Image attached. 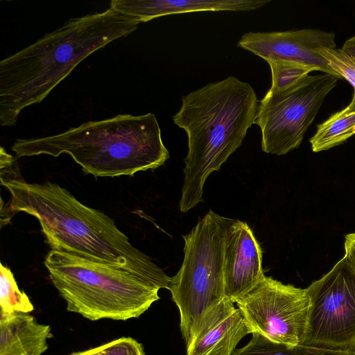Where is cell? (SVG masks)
<instances>
[{
  "label": "cell",
  "instance_id": "cell-1",
  "mask_svg": "<svg viewBox=\"0 0 355 355\" xmlns=\"http://www.w3.org/2000/svg\"><path fill=\"white\" fill-rule=\"evenodd\" d=\"M1 184L10 197L6 214L23 211L35 217L52 250L120 267L168 289L171 277L101 210L49 181L29 183L17 175L1 178Z\"/></svg>",
  "mask_w": 355,
  "mask_h": 355
},
{
  "label": "cell",
  "instance_id": "cell-2",
  "mask_svg": "<svg viewBox=\"0 0 355 355\" xmlns=\"http://www.w3.org/2000/svg\"><path fill=\"white\" fill-rule=\"evenodd\" d=\"M141 22L112 8L71 18L0 61V125L12 127L87 56L126 37Z\"/></svg>",
  "mask_w": 355,
  "mask_h": 355
},
{
  "label": "cell",
  "instance_id": "cell-3",
  "mask_svg": "<svg viewBox=\"0 0 355 355\" xmlns=\"http://www.w3.org/2000/svg\"><path fill=\"white\" fill-rule=\"evenodd\" d=\"M258 102L252 87L234 76L182 96L181 107L172 117L188 138L182 212L204 201L205 181L242 145L254 123Z\"/></svg>",
  "mask_w": 355,
  "mask_h": 355
},
{
  "label": "cell",
  "instance_id": "cell-4",
  "mask_svg": "<svg viewBox=\"0 0 355 355\" xmlns=\"http://www.w3.org/2000/svg\"><path fill=\"white\" fill-rule=\"evenodd\" d=\"M11 148L19 157L69 155L95 177L132 176L157 168L169 158L157 118L150 112L118 114L54 135L17 139Z\"/></svg>",
  "mask_w": 355,
  "mask_h": 355
},
{
  "label": "cell",
  "instance_id": "cell-5",
  "mask_svg": "<svg viewBox=\"0 0 355 355\" xmlns=\"http://www.w3.org/2000/svg\"><path fill=\"white\" fill-rule=\"evenodd\" d=\"M44 265L69 312L96 321L139 318L161 288L120 267L51 250Z\"/></svg>",
  "mask_w": 355,
  "mask_h": 355
},
{
  "label": "cell",
  "instance_id": "cell-6",
  "mask_svg": "<svg viewBox=\"0 0 355 355\" xmlns=\"http://www.w3.org/2000/svg\"><path fill=\"white\" fill-rule=\"evenodd\" d=\"M234 219L209 210L187 235L184 259L171 277L168 290L180 312V327L186 343L201 316L225 296V237Z\"/></svg>",
  "mask_w": 355,
  "mask_h": 355
},
{
  "label": "cell",
  "instance_id": "cell-7",
  "mask_svg": "<svg viewBox=\"0 0 355 355\" xmlns=\"http://www.w3.org/2000/svg\"><path fill=\"white\" fill-rule=\"evenodd\" d=\"M338 80L328 73L308 75L286 90L270 88L259 101L254 121L261 131L262 150L282 155L298 148Z\"/></svg>",
  "mask_w": 355,
  "mask_h": 355
},
{
  "label": "cell",
  "instance_id": "cell-8",
  "mask_svg": "<svg viewBox=\"0 0 355 355\" xmlns=\"http://www.w3.org/2000/svg\"><path fill=\"white\" fill-rule=\"evenodd\" d=\"M306 288L311 308L302 345L355 352V272L346 257Z\"/></svg>",
  "mask_w": 355,
  "mask_h": 355
},
{
  "label": "cell",
  "instance_id": "cell-9",
  "mask_svg": "<svg viewBox=\"0 0 355 355\" xmlns=\"http://www.w3.org/2000/svg\"><path fill=\"white\" fill-rule=\"evenodd\" d=\"M235 303L252 334L290 347L304 343L311 308L306 288L264 276Z\"/></svg>",
  "mask_w": 355,
  "mask_h": 355
},
{
  "label": "cell",
  "instance_id": "cell-10",
  "mask_svg": "<svg viewBox=\"0 0 355 355\" xmlns=\"http://www.w3.org/2000/svg\"><path fill=\"white\" fill-rule=\"evenodd\" d=\"M237 46L258 55L266 62L281 60L297 62L342 78L319 53L322 48L335 49V35L318 29L288 31L248 32L242 35Z\"/></svg>",
  "mask_w": 355,
  "mask_h": 355
},
{
  "label": "cell",
  "instance_id": "cell-11",
  "mask_svg": "<svg viewBox=\"0 0 355 355\" xmlns=\"http://www.w3.org/2000/svg\"><path fill=\"white\" fill-rule=\"evenodd\" d=\"M234 304L224 297L205 312L187 342V355H232L239 341L252 334Z\"/></svg>",
  "mask_w": 355,
  "mask_h": 355
},
{
  "label": "cell",
  "instance_id": "cell-12",
  "mask_svg": "<svg viewBox=\"0 0 355 355\" xmlns=\"http://www.w3.org/2000/svg\"><path fill=\"white\" fill-rule=\"evenodd\" d=\"M262 254L249 225L234 220L225 234L223 250L225 296L234 303L265 276Z\"/></svg>",
  "mask_w": 355,
  "mask_h": 355
},
{
  "label": "cell",
  "instance_id": "cell-13",
  "mask_svg": "<svg viewBox=\"0 0 355 355\" xmlns=\"http://www.w3.org/2000/svg\"><path fill=\"white\" fill-rule=\"evenodd\" d=\"M270 0H112L110 8L141 23L173 14L193 12L249 11Z\"/></svg>",
  "mask_w": 355,
  "mask_h": 355
},
{
  "label": "cell",
  "instance_id": "cell-14",
  "mask_svg": "<svg viewBox=\"0 0 355 355\" xmlns=\"http://www.w3.org/2000/svg\"><path fill=\"white\" fill-rule=\"evenodd\" d=\"M51 336V327L29 313L0 314V355H42Z\"/></svg>",
  "mask_w": 355,
  "mask_h": 355
},
{
  "label": "cell",
  "instance_id": "cell-15",
  "mask_svg": "<svg viewBox=\"0 0 355 355\" xmlns=\"http://www.w3.org/2000/svg\"><path fill=\"white\" fill-rule=\"evenodd\" d=\"M355 135V92L349 104L318 125L309 141L313 152L329 150Z\"/></svg>",
  "mask_w": 355,
  "mask_h": 355
},
{
  "label": "cell",
  "instance_id": "cell-16",
  "mask_svg": "<svg viewBox=\"0 0 355 355\" xmlns=\"http://www.w3.org/2000/svg\"><path fill=\"white\" fill-rule=\"evenodd\" d=\"M232 355H355V352H346L320 348L306 345L290 347L275 343L254 332L249 343L236 349Z\"/></svg>",
  "mask_w": 355,
  "mask_h": 355
},
{
  "label": "cell",
  "instance_id": "cell-17",
  "mask_svg": "<svg viewBox=\"0 0 355 355\" xmlns=\"http://www.w3.org/2000/svg\"><path fill=\"white\" fill-rule=\"evenodd\" d=\"M0 266V314L33 311V304L19 288L11 270L2 263Z\"/></svg>",
  "mask_w": 355,
  "mask_h": 355
},
{
  "label": "cell",
  "instance_id": "cell-18",
  "mask_svg": "<svg viewBox=\"0 0 355 355\" xmlns=\"http://www.w3.org/2000/svg\"><path fill=\"white\" fill-rule=\"evenodd\" d=\"M270 67L272 85L270 89L281 92L298 83L314 70L306 65L291 61L275 60L267 62Z\"/></svg>",
  "mask_w": 355,
  "mask_h": 355
},
{
  "label": "cell",
  "instance_id": "cell-19",
  "mask_svg": "<svg viewBox=\"0 0 355 355\" xmlns=\"http://www.w3.org/2000/svg\"><path fill=\"white\" fill-rule=\"evenodd\" d=\"M70 355H145L144 347L131 337H121L101 345Z\"/></svg>",
  "mask_w": 355,
  "mask_h": 355
},
{
  "label": "cell",
  "instance_id": "cell-20",
  "mask_svg": "<svg viewBox=\"0 0 355 355\" xmlns=\"http://www.w3.org/2000/svg\"><path fill=\"white\" fill-rule=\"evenodd\" d=\"M319 53L342 79L347 80L355 92V61L342 49L322 48Z\"/></svg>",
  "mask_w": 355,
  "mask_h": 355
},
{
  "label": "cell",
  "instance_id": "cell-21",
  "mask_svg": "<svg viewBox=\"0 0 355 355\" xmlns=\"http://www.w3.org/2000/svg\"><path fill=\"white\" fill-rule=\"evenodd\" d=\"M345 257L355 272V232L348 234L345 239Z\"/></svg>",
  "mask_w": 355,
  "mask_h": 355
},
{
  "label": "cell",
  "instance_id": "cell-22",
  "mask_svg": "<svg viewBox=\"0 0 355 355\" xmlns=\"http://www.w3.org/2000/svg\"><path fill=\"white\" fill-rule=\"evenodd\" d=\"M341 49L355 61V35L346 40Z\"/></svg>",
  "mask_w": 355,
  "mask_h": 355
}]
</instances>
